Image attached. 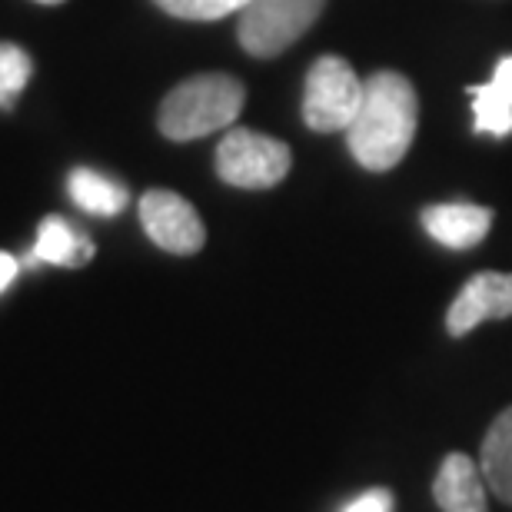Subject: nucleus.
<instances>
[{"label":"nucleus","instance_id":"9b49d317","mask_svg":"<svg viewBox=\"0 0 512 512\" xmlns=\"http://www.w3.org/2000/svg\"><path fill=\"white\" fill-rule=\"evenodd\" d=\"M94 256V243L87 233L74 230L64 217H47L37 230L30 263H54V266H84Z\"/></svg>","mask_w":512,"mask_h":512},{"label":"nucleus","instance_id":"f8f14e48","mask_svg":"<svg viewBox=\"0 0 512 512\" xmlns=\"http://www.w3.org/2000/svg\"><path fill=\"white\" fill-rule=\"evenodd\" d=\"M483 479L493 493L512 506V406L503 409L483 439Z\"/></svg>","mask_w":512,"mask_h":512},{"label":"nucleus","instance_id":"f257e3e1","mask_svg":"<svg viewBox=\"0 0 512 512\" xmlns=\"http://www.w3.org/2000/svg\"><path fill=\"white\" fill-rule=\"evenodd\" d=\"M416 124L419 100L413 84L396 70H376L363 80V100L346 127V147L366 170H393L413 147Z\"/></svg>","mask_w":512,"mask_h":512},{"label":"nucleus","instance_id":"9d476101","mask_svg":"<svg viewBox=\"0 0 512 512\" xmlns=\"http://www.w3.org/2000/svg\"><path fill=\"white\" fill-rule=\"evenodd\" d=\"M469 97H473L476 130L493 133V137H509L512 133V54L499 60L489 84L469 87Z\"/></svg>","mask_w":512,"mask_h":512},{"label":"nucleus","instance_id":"1a4fd4ad","mask_svg":"<svg viewBox=\"0 0 512 512\" xmlns=\"http://www.w3.org/2000/svg\"><path fill=\"white\" fill-rule=\"evenodd\" d=\"M433 499L443 512H489L483 469L466 453H449L433 479Z\"/></svg>","mask_w":512,"mask_h":512},{"label":"nucleus","instance_id":"4468645a","mask_svg":"<svg viewBox=\"0 0 512 512\" xmlns=\"http://www.w3.org/2000/svg\"><path fill=\"white\" fill-rule=\"evenodd\" d=\"M30 74H34V64H30L27 50L17 44H0V107L10 110L17 104Z\"/></svg>","mask_w":512,"mask_h":512},{"label":"nucleus","instance_id":"2eb2a0df","mask_svg":"<svg viewBox=\"0 0 512 512\" xmlns=\"http://www.w3.org/2000/svg\"><path fill=\"white\" fill-rule=\"evenodd\" d=\"M153 4L180 20H220L227 14H240L250 0H153Z\"/></svg>","mask_w":512,"mask_h":512},{"label":"nucleus","instance_id":"39448f33","mask_svg":"<svg viewBox=\"0 0 512 512\" xmlns=\"http://www.w3.org/2000/svg\"><path fill=\"white\" fill-rule=\"evenodd\" d=\"M293 167V153L283 140L256 130H230L217 147V177L240 190H270Z\"/></svg>","mask_w":512,"mask_h":512},{"label":"nucleus","instance_id":"20e7f679","mask_svg":"<svg viewBox=\"0 0 512 512\" xmlns=\"http://www.w3.org/2000/svg\"><path fill=\"white\" fill-rule=\"evenodd\" d=\"M363 100V80L343 57L326 54L306 70L303 120L316 133H336L353 124Z\"/></svg>","mask_w":512,"mask_h":512},{"label":"nucleus","instance_id":"423d86ee","mask_svg":"<svg viewBox=\"0 0 512 512\" xmlns=\"http://www.w3.org/2000/svg\"><path fill=\"white\" fill-rule=\"evenodd\" d=\"M140 223L160 250L193 256L207 243V227L190 200L173 190H147L140 197Z\"/></svg>","mask_w":512,"mask_h":512},{"label":"nucleus","instance_id":"dca6fc26","mask_svg":"<svg viewBox=\"0 0 512 512\" xmlns=\"http://www.w3.org/2000/svg\"><path fill=\"white\" fill-rule=\"evenodd\" d=\"M343 512H393V493L389 489H366Z\"/></svg>","mask_w":512,"mask_h":512},{"label":"nucleus","instance_id":"7ed1b4c3","mask_svg":"<svg viewBox=\"0 0 512 512\" xmlns=\"http://www.w3.org/2000/svg\"><path fill=\"white\" fill-rule=\"evenodd\" d=\"M323 7L326 0H250L237 24L240 47L260 60L280 57L320 20Z\"/></svg>","mask_w":512,"mask_h":512},{"label":"nucleus","instance_id":"0eeeda50","mask_svg":"<svg viewBox=\"0 0 512 512\" xmlns=\"http://www.w3.org/2000/svg\"><path fill=\"white\" fill-rule=\"evenodd\" d=\"M512 316V273L483 270L469 276L466 286L459 290L446 313V330L449 336H466L473 333L479 323L486 320H506Z\"/></svg>","mask_w":512,"mask_h":512},{"label":"nucleus","instance_id":"a211bd4d","mask_svg":"<svg viewBox=\"0 0 512 512\" xmlns=\"http://www.w3.org/2000/svg\"><path fill=\"white\" fill-rule=\"evenodd\" d=\"M37 4H50V7H54V4H64V0H37Z\"/></svg>","mask_w":512,"mask_h":512},{"label":"nucleus","instance_id":"6e6552de","mask_svg":"<svg viewBox=\"0 0 512 512\" xmlns=\"http://www.w3.org/2000/svg\"><path fill=\"white\" fill-rule=\"evenodd\" d=\"M423 227L449 250H473L493 227V210L476 203H433L423 210Z\"/></svg>","mask_w":512,"mask_h":512},{"label":"nucleus","instance_id":"f3484780","mask_svg":"<svg viewBox=\"0 0 512 512\" xmlns=\"http://www.w3.org/2000/svg\"><path fill=\"white\" fill-rule=\"evenodd\" d=\"M17 270H20V263L14 260V256H10V253H0V293H4L10 283H14Z\"/></svg>","mask_w":512,"mask_h":512},{"label":"nucleus","instance_id":"ddd939ff","mask_svg":"<svg viewBox=\"0 0 512 512\" xmlns=\"http://www.w3.org/2000/svg\"><path fill=\"white\" fill-rule=\"evenodd\" d=\"M67 187H70V197H74L77 207L94 213V217H117V213L130 203V193L124 183L110 180L90 167H77L70 173Z\"/></svg>","mask_w":512,"mask_h":512},{"label":"nucleus","instance_id":"f03ea898","mask_svg":"<svg viewBox=\"0 0 512 512\" xmlns=\"http://www.w3.org/2000/svg\"><path fill=\"white\" fill-rule=\"evenodd\" d=\"M247 104V87L230 74H200L183 80L163 97L157 127L167 140L187 143L237 124Z\"/></svg>","mask_w":512,"mask_h":512}]
</instances>
